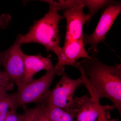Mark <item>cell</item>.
Listing matches in <instances>:
<instances>
[{"instance_id": "obj_11", "label": "cell", "mask_w": 121, "mask_h": 121, "mask_svg": "<svg viewBox=\"0 0 121 121\" xmlns=\"http://www.w3.org/2000/svg\"><path fill=\"white\" fill-rule=\"evenodd\" d=\"M44 112L51 121H74V118L70 112L64 109L43 103Z\"/></svg>"}, {"instance_id": "obj_1", "label": "cell", "mask_w": 121, "mask_h": 121, "mask_svg": "<svg viewBox=\"0 0 121 121\" xmlns=\"http://www.w3.org/2000/svg\"><path fill=\"white\" fill-rule=\"evenodd\" d=\"M90 58H84L76 63L83 83L91 97L99 101L105 98L112 102L121 114V65H106L99 60L98 53L89 50Z\"/></svg>"}, {"instance_id": "obj_7", "label": "cell", "mask_w": 121, "mask_h": 121, "mask_svg": "<svg viewBox=\"0 0 121 121\" xmlns=\"http://www.w3.org/2000/svg\"><path fill=\"white\" fill-rule=\"evenodd\" d=\"M115 108L113 105L102 106L99 101L85 95L74 97L70 113L76 121H95L103 111Z\"/></svg>"}, {"instance_id": "obj_16", "label": "cell", "mask_w": 121, "mask_h": 121, "mask_svg": "<svg viewBox=\"0 0 121 121\" xmlns=\"http://www.w3.org/2000/svg\"><path fill=\"white\" fill-rule=\"evenodd\" d=\"M43 104H38L33 108H28L26 106L22 107L24 115L23 121H37L38 114L43 107Z\"/></svg>"}, {"instance_id": "obj_14", "label": "cell", "mask_w": 121, "mask_h": 121, "mask_svg": "<svg viewBox=\"0 0 121 121\" xmlns=\"http://www.w3.org/2000/svg\"><path fill=\"white\" fill-rule=\"evenodd\" d=\"M50 4L58 11L63 9H69L81 4L80 0H41Z\"/></svg>"}, {"instance_id": "obj_19", "label": "cell", "mask_w": 121, "mask_h": 121, "mask_svg": "<svg viewBox=\"0 0 121 121\" xmlns=\"http://www.w3.org/2000/svg\"><path fill=\"white\" fill-rule=\"evenodd\" d=\"M110 111L106 110L103 111L98 118L96 121H118L115 119L111 120Z\"/></svg>"}, {"instance_id": "obj_9", "label": "cell", "mask_w": 121, "mask_h": 121, "mask_svg": "<svg viewBox=\"0 0 121 121\" xmlns=\"http://www.w3.org/2000/svg\"><path fill=\"white\" fill-rule=\"evenodd\" d=\"M62 48V53L58 59V62L55 66L56 68L60 70L64 71L66 65L75 66L76 61L78 59L91 58L84 48L83 39L64 45Z\"/></svg>"}, {"instance_id": "obj_20", "label": "cell", "mask_w": 121, "mask_h": 121, "mask_svg": "<svg viewBox=\"0 0 121 121\" xmlns=\"http://www.w3.org/2000/svg\"><path fill=\"white\" fill-rule=\"evenodd\" d=\"M37 121H51L48 118L44 112L43 107L39 112L37 117Z\"/></svg>"}, {"instance_id": "obj_5", "label": "cell", "mask_w": 121, "mask_h": 121, "mask_svg": "<svg viewBox=\"0 0 121 121\" xmlns=\"http://www.w3.org/2000/svg\"><path fill=\"white\" fill-rule=\"evenodd\" d=\"M21 45L17 37L11 47L0 52V66L3 67L10 79L17 86L18 90L22 87L24 79V65Z\"/></svg>"}, {"instance_id": "obj_15", "label": "cell", "mask_w": 121, "mask_h": 121, "mask_svg": "<svg viewBox=\"0 0 121 121\" xmlns=\"http://www.w3.org/2000/svg\"><path fill=\"white\" fill-rule=\"evenodd\" d=\"M15 83L10 79L4 71H2L0 67V99L8 91L13 90Z\"/></svg>"}, {"instance_id": "obj_13", "label": "cell", "mask_w": 121, "mask_h": 121, "mask_svg": "<svg viewBox=\"0 0 121 121\" xmlns=\"http://www.w3.org/2000/svg\"><path fill=\"white\" fill-rule=\"evenodd\" d=\"M81 4L89 10V14L91 20L100 9L112 5L121 4L120 1L114 0H81Z\"/></svg>"}, {"instance_id": "obj_4", "label": "cell", "mask_w": 121, "mask_h": 121, "mask_svg": "<svg viewBox=\"0 0 121 121\" xmlns=\"http://www.w3.org/2000/svg\"><path fill=\"white\" fill-rule=\"evenodd\" d=\"M83 83L81 77L72 79L64 72L60 80L51 91L45 103L62 108L70 112L74 98L75 92Z\"/></svg>"}, {"instance_id": "obj_3", "label": "cell", "mask_w": 121, "mask_h": 121, "mask_svg": "<svg viewBox=\"0 0 121 121\" xmlns=\"http://www.w3.org/2000/svg\"><path fill=\"white\" fill-rule=\"evenodd\" d=\"M64 71L54 66L40 78L33 79L23 86L16 93L17 109L30 103H44L50 94V87L55 76L62 75Z\"/></svg>"}, {"instance_id": "obj_17", "label": "cell", "mask_w": 121, "mask_h": 121, "mask_svg": "<svg viewBox=\"0 0 121 121\" xmlns=\"http://www.w3.org/2000/svg\"><path fill=\"white\" fill-rule=\"evenodd\" d=\"M23 114H21L17 112L16 110L10 111L3 121H23Z\"/></svg>"}, {"instance_id": "obj_18", "label": "cell", "mask_w": 121, "mask_h": 121, "mask_svg": "<svg viewBox=\"0 0 121 121\" xmlns=\"http://www.w3.org/2000/svg\"><path fill=\"white\" fill-rule=\"evenodd\" d=\"M11 16L7 13H4L0 17V29H4L9 26L11 21Z\"/></svg>"}, {"instance_id": "obj_12", "label": "cell", "mask_w": 121, "mask_h": 121, "mask_svg": "<svg viewBox=\"0 0 121 121\" xmlns=\"http://www.w3.org/2000/svg\"><path fill=\"white\" fill-rule=\"evenodd\" d=\"M16 93H7L0 99V121H3L10 111L16 110Z\"/></svg>"}, {"instance_id": "obj_8", "label": "cell", "mask_w": 121, "mask_h": 121, "mask_svg": "<svg viewBox=\"0 0 121 121\" xmlns=\"http://www.w3.org/2000/svg\"><path fill=\"white\" fill-rule=\"evenodd\" d=\"M84 6L82 4L63 11V19L66 21V32L64 45L72 41L83 39V29L84 24L90 22L88 13L83 12Z\"/></svg>"}, {"instance_id": "obj_6", "label": "cell", "mask_w": 121, "mask_h": 121, "mask_svg": "<svg viewBox=\"0 0 121 121\" xmlns=\"http://www.w3.org/2000/svg\"><path fill=\"white\" fill-rule=\"evenodd\" d=\"M121 11V4L112 5L107 7L93 33L91 35H83L84 45H90L91 47L89 50L99 53L98 45L99 43L103 42L106 35L110 30Z\"/></svg>"}, {"instance_id": "obj_10", "label": "cell", "mask_w": 121, "mask_h": 121, "mask_svg": "<svg viewBox=\"0 0 121 121\" xmlns=\"http://www.w3.org/2000/svg\"><path fill=\"white\" fill-rule=\"evenodd\" d=\"M22 56L24 65L22 86L33 80L34 76L39 71L43 70L49 71L55 66L50 58L43 57L40 54L35 56L29 55L23 52Z\"/></svg>"}, {"instance_id": "obj_2", "label": "cell", "mask_w": 121, "mask_h": 121, "mask_svg": "<svg viewBox=\"0 0 121 121\" xmlns=\"http://www.w3.org/2000/svg\"><path fill=\"white\" fill-rule=\"evenodd\" d=\"M62 19L58 11L50 5L47 13L34 22L27 33L17 36L20 43L21 45L32 43L40 44L48 51L54 52L58 59L62 53L59 30V22Z\"/></svg>"}]
</instances>
